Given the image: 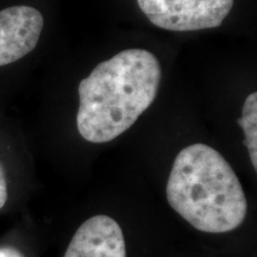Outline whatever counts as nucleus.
Listing matches in <instances>:
<instances>
[{"mask_svg": "<svg viewBox=\"0 0 257 257\" xmlns=\"http://www.w3.org/2000/svg\"><path fill=\"white\" fill-rule=\"evenodd\" d=\"M161 75L157 57L138 48L99 63L79 83L76 125L83 140L111 142L128 130L155 100Z\"/></svg>", "mask_w": 257, "mask_h": 257, "instance_id": "f257e3e1", "label": "nucleus"}, {"mask_svg": "<svg viewBox=\"0 0 257 257\" xmlns=\"http://www.w3.org/2000/svg\"><path fill=\"white\" fill-rule=\"evenodd\" d=\"M167 200L194 229L224 233L245 219L248 202L239 179L216 149L204 143L186 147L173 163Z\"/></svg>", "mask_w": 257, "mask_h": 257, "instance_id": "f03ea898", "label": "nucleus"}, {"mask_svg": "<svg viewBox=\"0 0 257 257\" xmlns=\"http://www.w3.org/2000/svg\"><path fill=\"white\" fill-rule=\"evenodd\" d=\"M137 3L155 27L179 32L220 27L233 6V0H137Z\"/></svg>", "mask_w": 257, "mask_h": 257, "instance_id": "7ed1b4c3", "label": "nucleus"}, {"mask_svg": "<svg viewBox=\"0 0 257 257\" xmlns=\"http://www.w3.org/2000/svg\"><path fill=\"white\" fill-rule=\"evenodd\" d=\"M44 19L31 6H12L0 11V67L31 53L40 41Z\"/></svg>", "mask_w": 257, "mask_h": 257, "instance_id": "20e7f679", "label": "nucleus"}, {"mask_svg": "<svg viewBox=\"0 0 257 257\" xmlns=\"http://www.w3.org/2000/svg\"><path fill=\"white\" fill-rule=\"evenodd\" d=\"M63 257H126L123 230L108 216L89 218L76 230Z\"/></svg>", "mask_w": 257, "mask_h": 257, "instance_id": "39448f33", "label": "nucleus"}, {"mask_svg": "<svg viewBox=\"0 0 257 257\" xmlns=\"http://www.w3.org/2000/svg\"><path fill=\"white\" fill-rule=\"evenodd\" d=\"M238 124L244 133V144L249 152L253 169H257V93L246 96Z\"/></svg>", "mask_w": 257, "mask_h": 257, "instance_id": "423d86ee", "label": "nucleus"}, {"mask_svg": "<svg viewBox=\"0 0 257 257\" xmlns=\"http://www.w3.org/2000/svg\"><path fill=\"white\" fill-rule=\"evenodd\" d=\"M8 181H6L5 169L0 162V210L5 206L6 201H8Z\"/></svg>", "mask_w": 257, "mask_h": 257, "instance_id": "0eeeda50", "label": "nucleus"}, {"mask_svg": "<svg viewBox=\"0 0 257 257\" xmlns=\"http://www.w3.org/2000/svg\"><path fill=\"white\" fill-rule=\"evenodd\" d=\"M0 257H24L14 248H0Z\"/></svg>", "mask_w": 257, "mask_h": 257, "instance_id": "6e6552de", "label": "nucleus"}]
</instances>
